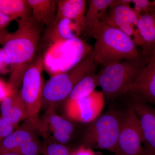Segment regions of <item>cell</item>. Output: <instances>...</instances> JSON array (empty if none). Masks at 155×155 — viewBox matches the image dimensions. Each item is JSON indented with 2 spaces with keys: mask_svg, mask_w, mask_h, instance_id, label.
<instances>
[{
  "mask_svg": "<svg viewBox=\"0 0 155 155\" xmlns=\"http://www.w3.org/2000/svg\"><path fill=\"white\" fill-rule=\"evenodd\" d=\"M16 21L17 30L8 34L2 44L11 64L8 83L14 91L19 90L25 72L37 54L43 27L32 17Z\"/></svg>",
  "mask_w": 155,
  "mask_h": 155,
  "instance_id": "6da1fadb",
  "label": "cell"
},
{
  "mask_svg": "<svg viewBox=\"0 0 155 155\" xmlns=\"http://www.w3.org/2000/svg\"><path fill=\"white\" fill-rule=\"evenodd\" d=\"M90 37L95 39L91 56L103 67L125 60L141 59L132 39L119 28L102 23Z\"/></svg>",
  "mask_w": 155,
  "mask_h": 155,
  "instance_id": "7a4b0ae2",
  "label": "cell"
},
{
  "mask_svg": "<svg viewBox=\"0 0 155 155\" xmlns=\"http://www.w3.org/2000/svg\"><path fill=\"white\" fill-rule=\"evenodd\" d=\"M144 68L141 59L122 60L103 67L97 74L105 98L114 101L128 93Z\"/></svg>",
  "mask_w": 155,
  "mask_h": 155,
  "instance_id": "3957f363",
  "label": "cell"
},
{
  "mask_svg": "<svg viewBox=\"0 0 155 155\" xmlns=\"http://www.w3.org/2000/svg\"><path fill=\"white\" fill-rule=\"evenodd\" d=\"M124 110L113 107L91 122L84 134L82 145L118 153V140Z\"/></svg>",
  "mask_w": 155,
  "mask_h": 155,
  "instance_id": "277c9868",
  "label": "cell"
},
{
  "mask_svg": "<svg viewBox=\"0 0 155 155\" xmlns=\"http://www.w3.org/2000/svg\"><path fill=\"white\" fill-rule=\"evenodd\" d=\"M96 66L90 54L69 71L51 76L44 85L43 102L54 106L67 100L74 87L88 73L95 71Z\"/></svg>",
  "mask_w": 155,
  "mask_h": 155,
  "instance_id": "5b68a950",
  "label": "cell"
},
{
  "mask_svg": "<svg viewBox=\"0 0 155 155\" xmlns=\"http://www.w3.org/2000/svg\"><path fill=\"white\" fill-rule=\"evenodd\" d=\"M83 43L77 38L49 46L43 54L44 69L51 77L72 69L84 59Z\"/></svg>",
  "mask_w": 155,
  "mask_h": 155,
  "instance_id": "8992f818",
  "label": "cell"
},
{
  "mask_svg": "<svg viewBox=\"0 0 155 155\" xmlns=\"http://www.w3.org/2000/svg\"><path fill=\"white\" fill-rule=\"evenodd\" d=\"M44 69L43 54H37L25 72L20 89L28 119L36 122H39L38 115L43 103Z\"/></svg>",
  "mask_w": 155,
  "mask_h": 155,
  "instance_id": "52a82bcc",
  "label": "cell"
},
{
  "mask_svg": "<svg viewBox=\"0 0 155 155\" xmlns=\"http://www.w3.org/2000/svg\"><path fill=\"white\" fill-rule=\"evenodd\" d=\"M143 137L140 122L130 103L124 110L118 140V153L124 155H141Z\"/></svg>",
  "mask_w": 155,
  "mask_h": 155,
  "instance_id": "ba28073f",
  "label": "cell"
},
{
  "mask_svg": "<svg viewBox=\"0 0 155 155\" xmlns=\"http://www.w3.org/2000/svg\"><path fill=\"white\" fill-rule=\"evenodd\" d=\"M102 91H94L87 96L75 100H66L65 114L68 119L81 123H91L101 115L105 104Z\"/></svg>",
  "mask_w": 155,
  "mask_h": 155,
  "instance_id": "9c48e42d",
  "label": "cell"
},
{
  "mask_svg": "<svg viewBox=\"0 0 155 155\" xmlns=\"http://www.w3.org/2000/svg\"><path fill=\"white\" fill-rule=\"evenodd\" d=\"M129 102L138 117L145 148L155 154V108L129 94Z\"/></svg>",
  "mask_w": 155,
  "mask_h": 155,
  "instance_id": "30bf717a",
  "label": "cell"
},
{
  "mask_svg": "<svg viewBox=\"0 0 155 155\" xmlns=\"http://www.w3.org/2000/svg\"><path fill=\"white\" fill-rule=\"evenodd\" d=\"M40 131L45 134L47 131L53 138L61 144H66L71 139L74 127L69 120L56 114L54 106H50L45 112L42 121L39 120Z\"/></svg>",
  "mask_w": 155,
  "mask_h": 155,
  "instance_id": "8fae6325",
  "label": "cell"
},
{
  "mask_svg": "<svg viewBox=\"0 0 155 155\" xmlns=\"http://www.w3.org/2000/svg\"><path fill=\"white\" fill-rule=\"evenodd\" d=\"M83 31V28L76 22L66 18H56L45 29L43 40L48 47L58 42L78 38Z\"/></svg>",
  "mask_w": 155,
  "mask_h": 155,
  "instance_id": "7c38bea8",
  "label": "cell"
},
{
  "mask_svg": "<svg viewBox=\"0 0 155 155\" xmlns=\"http://www.w3.org/2000/svg\"><path fill=\"white\" fill-rule=\"evenodd\" d=\"M149 104L155 105V58L152 57L128 93Z\"/></svg>",
  "mask_w": 155,
  "mask_h": 155,
  "instance_id": "4fadbf2b",
  "label": "cell"
},
{
  "mask_svg": "<svg viewBox=\"0 0 155 155\" xmlns=\"http://www.w3.org/2000/svg\"><path fill=\"white\" fill-rule=\"evenodd\" d=\"M128 0H114L101 19V23L118 28L134 24L137 26L138 14L130 6Z\"/></svg>",
  "mask_w": 155,
  "mask_h": 155,
  "instance_id": "5bb4252c",
  "label": "cell"
},
{
  "mask_svg": "<svg viewBox=\"0 0 155 155\" xmlns=\"http://www.w3.org/2000/svg\"><path fill=\"white\" fill-rule=\"evenodd\" d=\"M38 131H39V122L26 119L21 127L13 131L0 143V155L16 153L22 145L36 137Z\"/></svg>",
  "mask_w": 155,
  "mask_h": 155,
  "instance_id": "9a60e30c",
  "label": "cell"
},
{
  "mask_svg": "<svg viewBox=\"0 0 155 155\" xmlns=\"http://www.w3.org/2000/svg\"><path fill=\"white\" fill-rule=\"evenodd\" d=\"M1 110L2 118L14 127L28 119L20 89L15 91L11 95L3 100L1 104Z\"/></svg>",
  "mask_w": 155,
  "mask_h": 155,
  "instance_id": "2e32d148",
  "label": "cell"
},
{
  "mask_svg": "<svg viewBox=\"0 0 155 155\" xmlns=\"http://www.w3.org/2000/svg\"><path fill=\"white\" fill-rule=\"evenodd\" d=\"M114 0H90L85 18L83 33L90 37L94 31L101 25V19Z\"/></svg>",
  "mask_w": 155,
  "mask_h": 155,
  "instance_id": "e0dca14e",
  "label": "cell"
},
{
  "mask_svg": "<svg viewBox=\"0 0 155 155\" xmlns=\"http://www.w3.org/2000/svg\"><path fill=\"white\" fill-rule=\"evenodd\" d=\"M31 10L32 19L41 26L51 24L55 19L58 1L27 0Z\"/></svg>",
  "mask_w": 155,
  "mask_h": 155,
  "instance_id": "ac0fdd59",
  "label": "cell"
},
{
  "mask_svg": "<svg viewBox=\"0 0 155 155\" xmlns=\"http://www.w3.org/2000/svg\"><path fill=\"white\" fill-rule=\"evenodd\" d=\"M86 3L85 0L58 1L56 18H66L72 20L79 24L84 30Z\"/></svg>",
  "mask_w": 155,
  "mask_h": 155,
  "instance_id": "d6986e66",
  "label": "cell"
},
{
  "mask_svg": "<svg viewBox=\"0 0 155 155\" xmlns=\"http://www.w3.org/2000/svg\"><path fill=\"white\" fill-rule=\"evenodd\" d=\"M137 28L142 40L144 47L155 51V12L140 15Z\"/></svg>",
  "mask_w": 155,
  "mask_h": 155,
  "instance_id": "ffe728a7",
  "label": "cell"
},
{
  "mask_svg": "<svg viewBox=\"0 0 155 155\" xmlns=\"http://www.w3.org/2000/svg\"><path fill=\"white\" fill-rule=\"evenodd\" d=\"M0 10L14 20L31 17V10L27 0H0Z\"/></svg>",
  "mask_w": 155,
  "mask_h": 155,
  "instance_id": "44dd1931",
  "label": "cell"
},
{
  "mask_svg": "<svg viewBox=\"0 0 155 155\" xmlns=\"http://www.w3.org/2000/svg\"><path fill=\"white\" fill-rule=\"evenodd\" d=\"M98 86L97 74L95 71H92L76 84L67 100H75L84 97L93 92Z\"/></svg>",
  "mask_w": 155,
  "mask_h": 155,
  "instance_id": "7402d4cb",
  "label": "cell"
},
{
  "mask_svg": "<svg viewBox=\"0 0 155 155\" xmlns=\"http://www.w3.org/2000/svg\"><path fill=\"white\" fill-rule=\"evenodd\" d=\"M130 3H133L134 11L139 16L142 14L155 12V0H132Z\"/></svg>",
  "mask_w": 155,
  "mask_h": 155,
  "instance_id": "603a6c76",
  "label": "cell"
},
{
  "mask_svg": "<svg viewBox=\"0 0 155 155\" xmlns=\"http://www.w3.org/2000/svg\"><path fill=\"white\" fill-rule=\"evenodd\" d=\"M40 151V145L36 137L22 145L15 153L21 155H38Z\"/></svg>",
  "mask_w": 155,
  "mask_h": 155,
  "instance_id": "cb8c5ba5",
  "label": "cell"
},
{
  "mask_svg": "<svg viewBox=\"0 0 155 155\" xmlns=\"http://www.w3.org/2000/svg\"><path fill=\"white\" fill-rule=\"evenodd\" d=\"M72 151L64 144L50 143L47 147L45 155H71Z\"/></svg>",
  "mask_w": 155,
  "mask_h": 155,
  "instance_id": "d4e9b609",
  "label": "cell"
},
{
  "mask_svg": "<svg viewBox=\"0 0 155 155\" xmlns=\"http://www.w3.org/2000/svg\"><path fill=\"white\" fill-rule=\"evenodd\" d=\"M14 127L0 117V143L14 131Z\"/></svg>",
  "mask_w": 155,
  "mask_h": 155,
  "instance_id": "484cf974",
  "label": "cell"
},
{
  "mask_svg": "<svg viewBox=\"0 0 155 155\" xmlns=\"http://www.w3.org/2000/svg\"><path fill=\"white\" fill-rule=\"evenodd\" d=\"M8 82L0 78V102L2 101L7 97L10 96L15 91Z\"/></svg>",
  "mask_w": 155,
  "mask_h": 155,
  "instance_id": "4316f807",
  "label": "cell"
},
{
  "mask_svg": "<svg viewBox=\"0 0 155 155\" xmlns=\"http://www.w3.org/2000/svg\"><path fill=\"white\" fill-rule=\"evenodd\" d=\"M11 64L5 51L0 49V74H5L10 72Z\"/></svg>",
  "mask_w": 155,
  "mask_h": 155,
  "instance_id": "83f0119b",
  "label": "cell"
},
{
  "mask_svg": "<svg viewBox=\"0 0 155 155\" xmlns=\"http://www.w3.org/2000/svg\"><path fill=\"white\" fill-rule=\"evenodd\" d=\"M71 155H97L92 149L81 145L79 147L71 152Z\"/></svg>",
  "mask_w": 155,
  "mask_h": 155,
  "instance_id": "f1b7e54d",
  "label": "cell"
},
{
  "mask_svg": "<svg viewBox=\"0 0 155 155\" xmlns=\"http://www.w3.org/2000/svg\"><path fill=\"white\" fill-rule=\"evenodd\" d=\"M14 20L13 18L4 14L0 10V29L5 28Z\"/></svg>",
  "mask_w": 155,
  "mask_h": 155,
  "instance_id": "f546056e",
  "label": "cell"
},
{
  "mask_svg": "<svg viewBox=\"0 0 155 155\" xmlns=\"http://www.w3.org/2000/svg\"><path fill=\"white\" fill-rule=\"evenodd\" d=\"M9 33L5 28L0 29V44H2L7 35Z\"/></svg>",
  "mask_w": 155,
  "mask_h": 155,
  "instance_id": "4dcf8cb0",
  "label": "cell"
},
{
  "mask_svg": "<svg viewBox=\"0 0 155 155\" xmlns=\"http://www.w3.org/2000/svg\"><path fill=\"white\" fill-rule=\"evenodd\" d=\"M141 155H155V154L150 151V150H148L147 149L144 147L143 148V150Z\"/></svg>",
  "mask_w": 155,
  "mask_h": 155,
  "instance_id": "1f68e13d",
  "label": "cell"
},
{
  "mask_svg": "<svg viewBox=\"0 0 155 155\" xmlns=\"http://www.w3.org/2000/svg\"><path fill=\"white\" fill-rule=\"evenodd\" d=\"M3 155H21L17 153H9L5 154Z\"/></svg>",
  "mask_w": 155,
  "mask_h": 155,
  "instance_id": "d6a6232c",
  "label": "cell"
},
{
  "mask_svg": "<svg viewBox=\"0 0 155 155\" xmlns=\"http://www.w3.org/2000/svg\"><path fill=\"white\" fill-rule=\"evenodd\" d=\"M114 155H124L120 153H115Z\"/></svg>",
  "mask_w": 155,
  "mask_h": 155,
  "instance_id": "836d02e7",
  "label": "cell"
},
{
  "mask_svg": "<svg viewBox=\"0 0 155 155\" xmlns=\"http://www.w3.org/2000/svg\"><path fill=\"white\" fill-rule=\"evenodd\" d=\"M152 57H154V58H155V51L152 54Z\"/></svg>",
  "mask_w": 155,
  "mask_h": 155,
  "instance_id": "e575fe53",
  "label": "cell"
}]
</instances>
